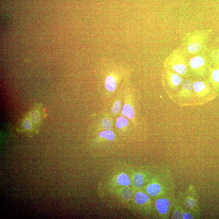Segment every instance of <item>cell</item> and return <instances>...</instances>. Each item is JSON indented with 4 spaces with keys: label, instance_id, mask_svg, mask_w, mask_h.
I'll return each mask as SVG.
<instances>
[{
    "label": "cell",
    "instance_id": "cell-17",
    "mask_svg": "<svg viewBox=\"0 0 219 219\" xmlns=\"http://www.w3.org/2000/svg\"><path fill=\"white\" fill-rule=\"evenodd\" d=\"M172 84L175 86H178L182 83V79L179 75L174 73L171 76Z\"/></svg>",
    "mask_w": 219,
    "mask_h": 219
},
{
    "label": "cell",
    "instance_id": "cell-15",
    "mask_svg": "<svg viewBox=\"0 0 219 219\" xmlns=\"http://www.w3.org/2000/svg\"><path fill=\"white\" fill-rule=\"evenodd\" d=\"M122 194L123 198L127 200L132 199L134 195L132 191L129 188H124L122 190Z\"/></svg>",
    "mask_w": 219,
    "mask_h": 219
},
{
    "label": "cell",
    "instance_id": "cell-8",
    "mask_svg": "<svg viewBox=\"0 0 219 219\" xmlns=\"http://www.w3.org/2000/svg\"><path fill=\"white\" fill-rule=\"evenodd\" d=\"M122 113L129 119H132L134 116V110L132 107L129 104H125L123 106Z\"/></svg>",
    "mask_w": 219,
    "mask_h": 219
},
{
    "label": "cell",
    "instance_id": "cell-20",
    "mask_svg": "<svg viewBox=\"0 0 219 219\" xmlns=\"http://www.w3.org/2000/svg\"><path fill=\"white\" fill-rule=\"evenodd\" d=\"M198 218L193 213L187 211L184 209L183 215V219H193Z\"/></svg>",
    "mask_w": 219,
    "mask_h": 219
},
{
    "label": "cell",
    "instance_id": "cell-22",
    "mask_svg": "<svg viewBox=\"0 0 219 219\" xmlns=\"http://www.w3.org/2000/svg\"><path fill=\"white\" fill-rule=\"evenodd\" d=\"M193 87L192 83L189 80H186L183 83V88L184 90L190 91H191Z\"/></svg>",
    "mask_w": 219,
    "mask_h": 219
},
{
    "label": "cell",
    "instance_id": "cell-23",
    "mask_svg": "<svg viewBox=\"0 0 219 219\" xmlns=\"http://www.w3.org/2000/svg\"><path fill=\"white\" fill-rule=\"evenodd\" d=\"M212 78L214 81L216 83H219V70L215 69L212 72Z\"/></svg>",
    "mask_w": 219,
    "mask_h": 219
},
{
    "label": "cell",
    "instance_id": "cell-19",
    "mask_svg": "<svg viewBox=\"0 0 219 219\" xmlns=\"http://www.w3.org/2000/svg\"><path fill=\"white\" fill-rule=\"evenodd\" d=\"M103 126L105 129H109L112 126V121L109 118H104L102 120Z\"/></svg>",
    "mask_w": 219,
    "mask_h": 219
},
{
    "label": "cell",
    "instance_id": "cell-5",
    "mask_svg": "<svg viewBox=\"0 0 219 219\" xmlns=\"http://www.w3.org/2000/svg\"><path fill=\"white\" fill-rule=\"evenodd\" d=\"M29 116L33 124H40L41 122V113L37 109H33L30 111Z\"/></svg>",
    "mask_w": 219,
    "mask_h": 219
},
{
    "label": "cell",
    "instance_id": "cell-13",
    "mask_svg": "<svg viewBox=\"0 0 219 219\" xmlns=\"http://www.w3.org/2000/svg\"><path fill=\"white\" fill-rule=\"evenodd\" d=\"M193 88L196 92L199 93L205 90L206 86L202 82L196 81L194 82L193 85Z\"/></svg>",
    "mask_w": 219,
    "mask_h": 219
},
{
    "label": "cell",
    "instance_id": "cell-18",
    "mask_svg": "<svg viewBox=\"0 0 219 219\" xmlns=\"http://www.w3.org/2000/svg\"><path fill=\"white\" fill-rule=\"evenodd\" d=\"M201 47V45L199 43H194L189 44L188 46V51L191 52H195L199 51Z\"/></svg>",
    "mask_w": 219,
    "mask_h": 219
},
{
    "label": "cell",
    "instance_id": "cell-6",
    "mask_svg": "<svg viewBox=\"0 0 219 219\" xmlns=\"http://www.w3.org/2000/svg\"><path fill=\"white\" fill-rule=\"evenodd\" d=\"M105 86L106 89L108 91L112 92L114 91L116 88L115 79L112 76H108L106 78L105 82Z\"/></svg>",
    "mask_w": 219,
    "mask_h": 219
},
{
    "label": "cell",
    "instance_id": "cell-10",
    "mask_svg": "<svg viewBox=\"0 0 219 219\" xmlns=\"http://www.w3.org/2000/svg\"><path fill=\"white\" fill-rule=\"evenodd\" d=\"M117 182L119 184L123 186H129L130 184L129 177L125 174L119 175L117 178Z\"/></svg>",
    "mask_w": 219,
    "mask_h": 219
},
{
    "label": "cell",
    "instance_id": "cell-16",
    "mask_svg": "<svg viewBox=\"0 0 219 219\" xmlns=\"http://www.w3.org/2000/svg\"><path fill=\"white\" fill-rule=\"evenodd\" d=\"M128 121L126 118L122 117H118L116 123V126L118 128H122L128 125Z\"/></svg>",
    "mask_w": 219,
    "mask_h": 219
},
{
    "label": "cell",
    "instance_id": "cell-4",
    "mask_svg": "<svg viewBox=\"0 0 219 219\" xmlns=\"http://www.w3.org/2000/svg\"><path fill=\"white\" fill-rule=\"evenodd\" d=\"M149 195L142 192H138L136 194L135 200L137 203L140 205H145L149 201Z\"/></svg>",
    "mask_w": 219,
    "mask_h": 219
},
{
    "label": "cell",
    "instance_id": "cell-11",
    "mask_svg": "<svg viewBox=\"0 0 219 219\" xmlns=\"http://www.w3.org/2000/svg\"><path fill=\"white\" fill-rule=\"evenodd\" d=\"M22 125L25 131L30 132L33 129V123L29 118H26L23 119Z\"/></svg>",
    "mask_w": 219,
    "mask_h": 219
},
{
    "label": "cell",
    "instance_id": "cell-14",
    "mask_svg": "<svg viewBox=\"0 0 219 219\" xmlns=\"http://www.w3.org/2000/svg\"><path fill=\"white\" fill-rule=\"evenodd\" d=\"M100 137L105 138L107 140H112L114 139L115 135L114 133L111 130H108L101 132L99 134Z\"/></svg>",
    "mask_w": 219,
    "mask_h": 219
},
{
    "label": "cell",
    "instance_id": "cell-1",
    "mask_svg": "<svg viewBox=\"0 0 219 219\" xmlns=\"http://www.w3.org/2000/svg\"><path fill=\"white\" fill-rule=\"evenodd\" d=\"M180 197L184 210L193 213L198 218L200 210L197 194L194 188H189L184 194L181 195Z\"/></svg>",
    "mask_w": 219,
    "mask_h": 219
},
{
    "label": "cell",
    "instance_id": "cell-3",
    "mask_svg": "<svg viewBox=\"0 0 219 219\" xmlns=\"http://www.w3.org/2000/svg\"><path fill=\"white\" fill-rule=\"evenodd\" d=\"M183 211L184 208L180 196L176 199L175 203L172 213V219H183Z\"/></svg>",
    "mask_w": 219,
    "mask_h": 219
},
{
    "label": "cell",
    "instance_id": "cell-21",
    "mask_svg": "<svg viewBox=\"0 0 219 219\" xmlns=\"http://www.w3.org/2000/svg\"><path fill=\"white\" fill-rule=\"evenodd\" d=\"M121 108V103L119 101H116L113 107L112 108V113L115 115L119 113Z\"/></svg>",
    "mask_w": 219,
    "mask_h": 219
},
{
    "label": "cell",
    "instance_id": "cell-9",
    "mask_svg": "<svg viewBox=\"0 0 219 219\" xmlns=\"http://www.w3.org/2000/svg\"><path fill=\"white\" fill-rule=\"evenodd\" d=\"M143 177L141 174L138 173L134 176L133 178V184L137 188H141L143 184Z\"/></svg>",
    "mask_w": 219,
    "mask_h": 219
},
{
    "label": "cell",
    "instance_id": "cell-7",
    "mask_svg": "<svg viewBox=\"0 0 219 219\" xmlns=\"http://www.w3.org/2000/svg\"><path fill=\"white\" fill-rule=\"evenodd\" d=\"M205 61L203 58L200 56L194 57L191 59L190 65L193 69H197L199 67L203 65Z\"/></svg>",
    "mask_w": 219,
    "mask_h": 219
},
{
    "label": "cell",
    "instance_id": "cell-2",
    "mask_svg": "<svg viewBox=\"0 0 219 219\" xmlns=\"http://www.w3.org/2000/svg\"><path fill=\"white\" fill-rule=\"evenodd\" d=\"M176 199L174 193L164 195L155 201V208L160 214L168 219L172 214Z\"/></svg>",
    "mask_w": 219,
    "mask_h": 219
},
{
    "label": "cell",
    "instance_id": "cell-12",
    "mask_svg": "<svg viewBox=\"0 0 219 219\" xmlns=\"http://www.w3.org/2000/svg\"><path fill=\"white\" fill-rule=\"evenodd\" d=\"M173 69L175 72L178 74L185 75L187 72V68L185 65L177 64L173 65Z\"/></svg>",
    "mask_w": 219,
    "mask_h": 219
}]
</instances>
